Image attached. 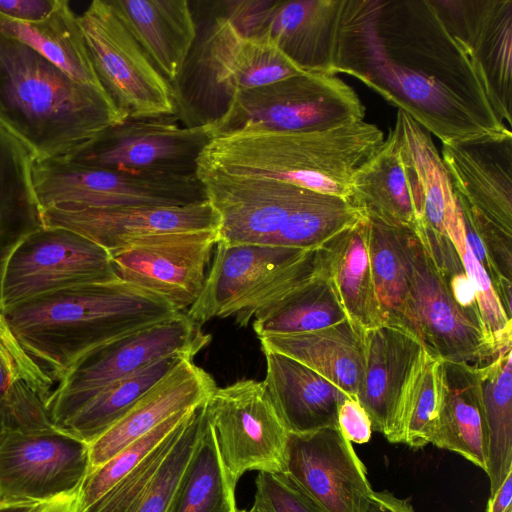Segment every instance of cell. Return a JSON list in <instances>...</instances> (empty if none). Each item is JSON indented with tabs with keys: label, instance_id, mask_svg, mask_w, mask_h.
Returning <instances> with one entry per match:
<instances>
[{
	"label": "cell",
	"instance_id": "1",
	"mask_svg": "<svg viewBox=\"0 0 512 512\" xmlns=\"http://www.w3.org/2000/svg\"><path fill=\"white\" fill-rule=\"evenodd\" d=\"M330 73L357 78L442 144L512 135L435 0H342Z\"/></svg>",
	"mask_w": 512,
	"mask_h": 512
},
{
	"label": "cell",
	"instance_id": "2",
	"mask_svg": "<svg viewBox=\"0 0 512 512\" xmlns=\"http://www.w3.org/2000/svg\"><path fill=\"white\" fill-rule=\"evenodd\" d=\"M2 313L54 383L88 351L182 312L157 294L115 279L39 295Z\"/></svg>",
	"mask_w": 512,
	"mask_h": 512
},
{
	"label": "cell",
	"instance_id": "3",
	"mask_svg": "<svg viewBox=\"0 0 512 512\" xmlns=\"http://www.w3.org/2000/svg\"><path fill=\"white\" fill-rule=\"evenodd\" d=\"M124 119L104 91L0 33V125L34 160L69 159Z\"/></svg>",
	"mask_w": 512,
	"mask_h": 512
},
{
	"label": "cell",
	"instance_id": "4",
	"mask_svg": "<svg viewBox=\"0 0 512 512\" xmlns=\"http://www.w3.org/2000/svg\"><path fill=\"white\" fill-rule=\"evenodd\" d=\"M383 140L363 120L323 131L240 130L209 141L196 175L280 181L348 201L355 171Z\"/></svg>",
	"mask_w": 512,
	"mask_h": 512
},
{
	"label": "cell",
	"instance_id": "5",
	"mask_svg": "<svg viewBox=\"0 0 512 512\" xmlns=\"http://www.w3.org/2000/svg\"><path fill=\"white\" fill-rule=\"evenodd\" d=\"M268 41L241 35L225 18L197 23V36L171 84L175 116L185 127L214 126L241 92L304 74Z\"/></svg>",
	"mask_w": 512,
	"mask_h": 512
},
{
	"label": "cell",
	"instance_id": "6",
	"mask_svg": "<svg viewBox=\"0 0 512 512\" xmlns=\"http://www.w3.org/2000/svg\"><path fill=\"white\" fill-rule=\"evenodd\" d=\"M198 299L186 315L197 324L235 316L247 326L265 305L328 272L325 245L302 250L272 245L216 243Z\"/></svg>",
	"mask_w": 512,
	"mask_h": 512
},
{
	"label": "cell",
	"instance_id": "7",
	"mask_svg": "<svg viewBox=\"0 0 512 512\" xmlns=\"http://www.w3.org/2000/svg\"><path fill=\"white\" fill-rule=\"evenodd\" d=\"M210 339L182 312L88 351L66 371L47 399L52 424L61 427L105 387L163 358H193Z\"/></svg>",
	"mask_w": 512,
	"mask_h": 512
},
{
	"label": "cell",
	"instance_id": "8",
	"mask_svg": "<svg viewBox=\"0 0 512 512\" xmlns=\"http://www.w3.org/2000/svg\"><path fill=\"white\" fill-rule=\"evenodd\" d=\"M364 115L358 95L339 77L304 73L239 93L211 132L216 137L246 129L323 131Z\"/></svg>",
	"mask_w": 512,
	"mask_h": 512
},
{
	"label": "cell",
	"instance_id": "9",
	"mask_svg": "<svg viewBox=\"0 0 512 512\" xmlns=\"http://www.w3.org/2000/svg\"><path fill=\"white\" fill-rule=\"evenodd\" d=\"M32 182L41 212L178 206L207 200L197 175L175 176L91 167L69 159L34 160Z\"/></svg>",
	"mask_w": 512,
	"mask_h": 512
},
{
	"label": "cell",
	"instance_id": "10",
	"mask_svg": "<svg viewBox=\"0 0 512 512\" xmlns=\"http://www.w3.org/2000/svg\"><path fill=\"white\" fill-rule=\"evenodd\" d=\"M96 76L125 118L175 115L171 84L156 69L109 0H94L78 15Z\"/></svg>",
	"mask_w": 512,
	"mask_h": 512
},
{
	"label": "cell",
	"instance_id": "11",
	"mask_svg": "<svg viewBox=\"0 0 512 512\" xmlns=\"http://www.w3.org/2000/svg\"><path fill=\"white\" fill-rule=\"evenodd\" d=\"M398 228L408 267L409 307L415 335L443 361L477 366L491 363L501 353L451 296L421 225L415 229Z\"/></svg>",
	"mask_w": 512,
	"mask_h": 512
},
{
	"label": "cell",
	"instance_id": "12",
	"mask_svg": "<svg viewBox=\"0 0 512 512\" xmlns=\"http://www.w3.org/2000/svg\"><path fill=\"white\" fill-rule=\"evenodd\" d=\"M204 408L234 484L249 470L284 473L289 432L263 381L240 380L216 387Z\"/></svg>",
	"mask_w": 512,
	"mask_h": 512
},
{
	"label": "cell",
	"instance_id": "13",
	"mask_svg": "<svg viewBox=\"0 0 512 512\" xmlns=\"http://www.w3.org/2000/svg\"><path fill=\"white\" fill-rule=\"evenodd\" d=\"M115 279L106 249L71 230L43 225L22 238L9 254L2 273L0 308Z\"/></svg>",
	"mask_w": 512,
	"mask_h": 512
},
{
	"label": "cell",
	"instance_id": "14",
	"mask_svg": "<svg viewBox=\"0 0 512 512\" xmlns=\"http://www.w3.org/2000/svg\"><path fill=\"white\" fill-rule=\"evenodd\" d=\"M212 138L210 127H185L175 115L126 118L69 160L117 171L191 176L196 175L198 158Z\"/></svg>",
	"mask_w": 512,
	"mask_h": 512
},
{
	"label": "cell",
	"instance_id": "15",
	"mask_svg": "<svg viewBox=\"0 0 512 512\" xmlns=\"http://www.w3.org/2000/svg\"><path fill=\"white\" fill-rule=\"evenodd\" d=\"M88 473L89 445L55 426L0 429V503L79 491Z\"/></svg>",
	"mask_w": 512,
	"mask_h": 512
},
{
	"label": "cell",
	"instance_id": "16",
	"mask_svg": "<svg viewBox=\"0 0 512 512\" xmlns=\"http://www.w3.org/2000/svg\"><path fill=\"white\" fill-rule=\"evenodd\" d=\"M218 231L157 236L110 252L116 277L157 294L182 312L198 299Z\"/></svg>",
	"mask_w": 512,
	"mask_h": 512
},
{
	"label": "cell",
	"instance_id": "17",
	"mask_svg": "<svg viewBox=\"0 0 512 512\" xmlns=\"http://www.w3.org/2000/svg\"><path fill=\"white\" fill-rule=\"evenodd\" d=\"M498 118L512 125V0H435Z\"/></svg>",
	"mask_w": 512,
	"mask_h": 512
},
{
	"label": "cell",
	"instance_id": "18",
	"mask_svg": "<svg viewBox=\"0 0 512 512\" xmlns=\"http://www.w3.org/2000/svg\"><path fill=\"white\" fill-rule=\"evenodd\" d=\"M283 474L324 512H363L373 491L362 461L339 427L289 433Z\"/></svg>",
	"mask_w": 512,
	"mask_h": 512
},
{
	"label": "cell",
	"instance_id": "19",
	"mask_svg": "<svg viewBox=\"0 0 512 512\" xmlns=\"http://www.w3.org/2000/svg\"><path fill=\"white\" fill-rule=\"evenodd\" d=\"M366 361L357 399L390 443H403L407 400L428 354L412 332L384 323L365 331Z\"/></svg>",
	"mask_w": 512,
	"mask_h": 512
},
{
	"label": "cell",
	"instance_id": "20",
	"mask_svg": "<svg viewBox=\"0 0 512 512\" xmlns=\"http://www.w3.org/2000/svg\"><path fill=\"white\" fill-rule=\"evenodd\" d=\"M462 217L512 233V135L442 144Z\"/></svg>",
	"mask_w": 512,
	"mask_h": 512
},
{
	"label": "cell",
	"instance_id": "21",
	"mask_svg": "<svg viewBox=\"0 0 512 512\" xmlns=\"http://www.w3.org/2000/svg\"><path fill=\"white\" fill-rule=\"evenodd\" d=\"M44 226L78 233L109 253L161 235L218 231L220 217L207 200L178 206L42 211Z\"/></svg>",
	"mask_w": 512,
	"mask_h": 512
},
{
	"label": "cell",
	"instance_id": "22",
	"mask_svg": "<svg viewBox=\"0 0 512 512\" xmlns=\"http://www.w3.org/2000/svg\"><path fill=\"white\" fill-rule=\"evenodd\" d=\"M220 217L225 245H269L290 215L313 191L273 180L198 177Z\"/></svg>",
	"mask_w": 512,
	"mask_h": 512
},
{
	"label": "cell",
	"instance_id": "23",
	"mask_svg": "<svg viewBox=\"0 0 512 512\" xmlns=\"http://www.w3.org/2000/svg\"><path fill=\"white\" fill-rule=\"evenodd\" d=\"M348 201L365 216L390 226L415 229L423 223L417 174L393 128L355 171Z\"/></svg>",
	"mask_w": 512,
	"mask_h": 512
},
{
	"label": "cell",
	"instance_id": "24",
	"mask_svg": "<svg viewBox=\"0 0 512 512\" xmlns=\"http://www.w3.org/2000/svg\"><path fill=\"white\" fill-rule=\"evenodd\" d=\"M216 387L193 358L183 359L89 445V473L174 414L204 405Z\"/></svg>",
	"mask_w": 512,
	"mask_h": 512
},
{
	"label": "cell",
	"instance_id": "25",
	"mask_svg": "<svg viewBox=\"0 0 512 512\" xmlns=\"http://www.w3.org/2000/svg\"><path fill=\"white\" fill-rule=\"evenodd\" d=\"M265 388L289 433L338 427V410L349 397L324 376L286 355L262 350Z\"/></svg>",
	"mask_w": 512,
	"mask_h": 512
},
{
	"label": "cell",
	"instance_id": "26",
	"mask_svg": "<svg viewBox=\"0 0 512 512\" xmlns=\"http://www.w3.org/2000/svg\"><path fill=\"white\" fill-rule=\"evenodd\" d=\"M342 0H275L257 39L306 73L331 74Z\"/></svg>",
	"mask_w": 512,
	"mask_h": 512
},
{
	"label": "cell",
	"instance_id": "27",
	"mask_svg": "<svg viewBox=\"0 0 512 512\" xmlns=\"http://www.w3.org/2000/svg\"><path fill=\"white\" fill-rule=\"evenodd\" d=\"M442 400L430 443L486 472L488 433L480 366L441 360Z\"/></svg>",
	"mask_w": 512,
	"mask_h": 512
},
{
	"label": "cell",
	"instance_id": "28",
	"mask_svg": "<svg viewBox=\"0 0 512 512\" xmlns=\"http://www.w3.org/2000/svg\"><path fill=\"white\" fill-rule=\"evenodd\" d=\"M118 17L172 84L197 36V23L185 0H109Z\"/></svg>",
	"mask_w": 512,
	"mask_h": 512
},
{
	"label": "cell",
	"instance_id": "29",
	"mask_svg": "<svg viewBox=\"0 0 512 512\" xmlns=\"http://www.w3.org/2000/svg\"><path fill=\"white\" fill-rule=\"evenodd\" d=\"M259 340L261 350L301 362L357 399L366 361L365 331L348 319L315 331L267 335Z\"/></svg>",
	"mask_w": 512,
	"mask_h": 512
},
{
	"label": "cell",
	"instance_id": "30",
	"mask_svg": "<svg viewBox=\"0 0 512 512\" xmlns=\"http://www.w3.org/2000/svg\"><path fill=\"white\" fill-rule=\"evenodd\" d=\"M369 219L356 223L325 244L329 275L341 305L356 327L367 331L384 324L368 247Z\"/></svg>",
	"mask_w": 512,
	"mask_h": 512
},
{
	"label": "cell",
	"instance_id": "31",
	"mask_svg": "<svg viewBox=\"0 0 512 512\" xmlns=\"http://www.w3.org/2000/svg\"><path fill=\"white\" fill-rule=\"evenodd\" d=\"M0 33L32 48L77 82L104 91L69 1L58 0L55 9L38 22H21L0 14Z\"/></svg>",
	"mask_w": 512,
	"mask_h": 512
},
{
	"label": "cell",
	"instance_id": "32",
	"mask_svg": "<svg viewBox=\"0 0 512 512\" xmlns=\"http://www.w3.org/2000/svg\"><path fill=\"white\" fill-rule=\"evenodd\" d=\"M33 161L29 149L0 125V291L9 254L22 238L43 226L32 182Z\"/></svg>",
	"mask_w": 512,
	"mask_h": 512
},
{
	"label": "cell",
	"instance_id": "33",
	"mask_svg": "<svg viewBox=\"0 0 512 512\" xmlns=\"http://www.w3.org/2000/svg\"><path fill=\"white\" fill-rule=\"evenodd\" d=\"M347 319L328 269L261 308L253 329L260 338L315 331Z\"/></svg>",
	"mask_w": 512,
	"mask_h": 512
},
{
	"label": "cell",
	"instance_id": "34",
	"mask_svg": "<svg viewBox=\"0 0 512 512\" xmlns=\"http://www.w3.org/2000/svg\"><path fill=\"white\" fill-rule=\"evenodd\" d=\"M393 129L417 174L424 198V225L436 234L447 236L459 208L431 134L400 110Z\"/></svg>",
	"mask_w": 512,
	"mask_h": 512
},
{
	"label": "cell",
	"instance_id": "35",
	"mask_svg": "<svg viewBox=\"0 0 512 512\" xmlns=\"http://www.w3.org/2000/svg\"><path fill=\"white\" fill-rule=\"evenodd\" d=\"M186 358L191 357L169 356L111 383L58 429L90 445Z\"/></svg>",
	"mask_w": 512,
	"mask_h": 512
},
{
	"label": "cell",
	"instance_id": "36",
	"mask_svg": "<svg viewBox=\"0 0 512 512\" xmlns=\"http://www.w3.org/2000/svg\"><path fill=\"white\" fill-rule=\"evenodd\" d=\"M235 489L207 420L167 512H238Z\"/></svg>",
	"mask_w": 512,
	"mask_h": 512
},
{
	"label": "cell",
	"instance_id": "37",
	"mask_svg": "<svg viewBox=\"0 0 512 512\" xmlns=\"http://www.w3.org/2000/svg\"><path fill=\"white\" fill-rule=\"evenodd\" d=\"M512 349L480 366L488 433L486 473L490 496L512 471Z\"/></svg>",
	"mask_w": 512,
	"mask_h": 512
},
{
	"label": "cell",
	"instance_id": "38",
	"mask_svg": "<svg viewBox=\"0 0 512 512\" xmlns=\"http://www.w3.org/2000/svg\"><path fill=\"white\" fill-rule=\"evenodd\" d=\"M368 247L384 323L413 334L407 261L398 227L369 218Z\"/></svg>",
	"mask_w": 512,
	"mask_h": 512
},
{
	"label": "cell",
	"instance_id": "39",
	"mask_svg": "<svg viewBox=\"0 0 512 512\" xmlns=\"http://www.w3.org/2000/svg\"><path fill=\"white\" fill-rule=\"evenodd\" d=\"M362 216V212L343 198L312 192L269 245L302 250L321 248Z\"/></svg>",
	"mask_w": 512,
	"mask_h": 512
},
{
	"label": "cell",
	"instance_id": "40",
	"mask_svg": "<svg viewBox=\"0 0 512 512\" xmlns=\"http://www.w3.org/2000/svg\"><path fill=\"white\" fill-rule=\"evenodd\" d=\"M198 408V407H197ZM180 411L130 443L115 456L90 472L78 495V512H83L136 468L170 433L197 409Z\"/></svg>",
	"mask_w": 512,
	"mask_h": 512
},
{
	"label": "cell",
	"instance_id": "41",
	"mask_svg": "<svg viewBox=\"0 0 512 512\" xmlns=\"http://www.w3.org/2000/svg\"><path fill=\"white\" fill-rule=\"evenodd\" d=\"M447 236L454 244L464 270L475 289L488 335L499 353L511 350L512 318L505 312L488 273L475 258L466 242L460 209L447 229Z\"/></svg>",
	"mask_w": 512,
	"mask_h": 512
},
{
	"label": "cell",
	"instance_id": "42",
	"mask_svg": "<svg viewBox=\"0 0 512 512\" xmlns=\"http://www.w3.org/2000/svg\"><path fill=\"white\" fill-rule=\"evenodd\" d=\"M442 400L441 359L428 352L407 400L403 443L419 449L430 443Z\"/></svg>",
	"mask_w": 512,
	"mask_h": 512
},
{
	"label": "cell",
	"instance_id": "43",
	"mask_svg": "<svg viewBox=\"0 0 512 512\" xmlns=\"http://www.w3.org/2000/svg\"><path fill=\"white\" fill-rule=\"evenodd\" d=\"M204 405L197 408L188 420L152 479L136 512L168 511L176 487L206 425Z\"/></svg>",
	"mask_w": 512,
	"mask_h": 512
},
{
	"label": "cell",
	"instance_id": "44",
	"mask_svg": "<svg viewBox=\"0 0 512 512\" xmlns=\"http://www.w3.org/2000/svg\"><path fill=\"white\" fill-rule=\"evenodd\" d=\"M192 414L170 433L136 468L130 471L83 512H136L152 479Z\"/></svg>",
	"mask_w": 512,
	"mask_h": 512
},
{
	"label": "cell",
	"instance_id": "45",
	"mask_svg": "<svg viewBox=\"0 0 512 512\" xmlns=\"http://www.w3.org/2000/svg\"><path fill=\"white\" fill-rule=\"evenodd\" d=\"M19 382L35 387L49 397L53 381L22 348L0 310V405Z\"/></svg>",
	"mask_w": 512,
	"mask_h": 512
},
{
	"label": "cell",
	"instance_id": "46",
	"mask_svg": "<svg viewBox=\"0 0 512 512\" xmlns=\"http://www.w3.org/2000/svg\"><path fill=\"white\" fill-rule=\"evenodd\" d=\"M254 507L267 512H324L288 476L259 472Z\"/></svg>",
	"mask_w": 512,
	"mask_h": 512
},
{
	"label": "cell",
	"instance_id": "47",
	"mask_svg": "<svg viewBox=\"0 0 512 512\" xmlns=\"http://www.w3.org/2000/svg\"><path fill=\"white\" fill-rule=\"evenodd\" d=\"M338 427L351 443H367L372 435V423L357 399L347 397L338 410Z\"/></svg>",
	"mask_w": 512,
	"mask_h": 512
},
{
	"label": "cell",
	"instance_id": "48",
	"mask_svg": "<svg viewBox=\"0 0 512 512\" xmlns=\"http://www.w3.org/2000/svg\"><path fill=\"white\" fill-rule=\"evenodd\" d=\"M58 0H0V14L21 22L45 19L56 7Z\"/></svg>",
	"mask_w": 512,
	"mask_h": 512
},
{
	"label": "cell",
	"instance_id": "49",
	"mask_svg": "<svg viewBox=\"0 0 512 512\" xmlns=\"http://www.w3.org/2000/svg\"><path fill=\"white\" fill-rule=\"evenodd\" d=\"M363 512H416L407 499H401L388 491H372Z\"/></svg>",
	"mask_w": 512,
	"mask_h": 512
},
{
	"label": "cell",
	"instance_id": "50",
	"mask_svg": "<svg viewBox=\"0 0 512 512\" xmlns=\"http://www.w3.org/2000/svg\"><path fill=\"white\" fill-rule=\"evenodd\" d=\"M512 471L507 474L505 480L496 492L490 496L487 504V512H512Z\"/></svg>",
	"mask_w": 512,
	"mask_h": 512
},
{
	"label": "cell",
	"instance_id": "51",
	"mask_svg": "<svg viewBox=\"0 0 512 512\" xmlns=\"http://www.w3.org/2000/svg\"><path fill=\"white\" fill-rule=\"evenodd\" d=\"M79 491L58 495L43 503L38 512H78Z\"/></svg>",
	"mask_w": 512,
	"mask_h": 512
},
{
	"label": "cell",
	"instance_id": "52",
	"mask_svg": "<svg viewBox=\"0 0 512 512\" xmlns=\"http://www.w3.org/2000/svg\"><path fill=\"white\" fill-rule=\"evenodd\" d=\"M44 502L22 501L0 503V512H38Z\"/></svg>",
	"mask_w": 512,
	"mask_h": 512
},
{
	"label": "cell",
	"instance_id": "53",
	"mask_svg": "<svg viewBox=\"0 0 512 512\" xmlns=\"http://www.w3.org/2000/svg\"><path fill=\"white\" fill-rule=\"evenodd\" d=\"M251 510H252V512H267V511L261 510L259 508H254V507Z\"/></svg>",
	"mask_w": 512,
	"mask_h": 512
},
{
	"label": "cell",
	"instance_id": "54",
	"mask_svg": "<svg viewBox=\"0 0 512 512\" xmlns=\"http://www.w3.org/2000/svg\"><path fill=\"white\" fill-rule=\"evenodd\" d=\"M238 512H251V510H250V511H246V510H238Z\"/></svg>",
	"mask_w": 512,
	"mask_h": 512
}]
</instances>
